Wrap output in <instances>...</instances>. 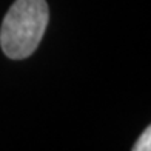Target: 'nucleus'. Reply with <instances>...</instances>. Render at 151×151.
<instances>
[{
    "mask_svg": "<svg viewBox=\"0 0 151 151\" xmlns=\"http://www.w3.org/2000/svg\"><path fill=\"white\" fill-rule=\"evenodd\" d=\"M50 12L45 0H16L3 19L0 45L6 57L22 60L37 50Z\"/></svg>",
    "mask_w": 151,
    "mask_h": 151,
    "instance_id": "nucleus-1",
    "label": "nucleus"
},
{
    "mask_svg": "<svg viewBox=\"0 0 151 151\" xmlns=\"http://www.w3.org/2000/svg\"><path fill=\"white\" fill-rule=\"evenodd\" d=\"M133 151H151V128L147 127L145 131L140 134V137L134 143Z\"/></svg>",
    "mask_w": 151,
    "mask_h": 151,
    "instance_id": "nucleus-2",
    "label": "nucleus"
}]
</instances>
